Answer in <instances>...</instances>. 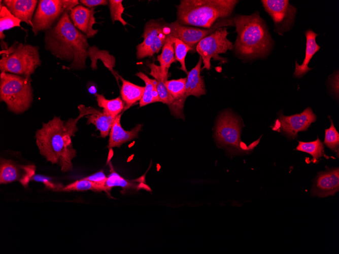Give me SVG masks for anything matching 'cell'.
Returning <instances> with one entry per match:
<instances>
[{
	"label": "cell",
	"instance_id": "17",
	"mask_svg": "<svg viewBox=\"0 0 339 254\" xmlns=\"http://www.w3.org/2000/svg\"><path fill=\"white\" fill-rule=\"evenodd\" d=\"M121 115L122 114H120L116 117L111 127L108 146L109 149L120 148L123 143L137 138L142 130L143 125L141 124L137 125L129 131L124 130L120 123Z\"/></svg>",
	"mask_w": 339,
	"mask_h": 254
},
{
	"label": "cell",
	"instance_id": "26",
	"mask_svg": "<svg viewBox=\"0 0 339 254\" xmlns=\"http://www.w3.org/2000/svg\"><path fill=\"white\" fill-rule=\"evenodd\" d=\"M87 119V123L92 124L100 132V136L105 138L110 133L111 127L116 117L108 116L103 112L94 108L93 112L86 116Z\"/></svg>",
	"mask_w": 339,
	"mask_h": 254
},
{
	"label": "cell",
	"instance_id": "38",
	"mask_svg": "<svg viewBox=\"0 0 339 254\" xmlns=\"http://www.w3.org/2000/svg\"><path fill=\"white\" fill-rule=\"evenodd\" d=\"M331 87L333 89V91L337 95L338 94V73L337 74L330 79Z\"/></svg>",
	"mask_w": 339,
	"mask_h": 254
},
{
	"label": "cell",
	"instance_id": "21",
	"mask_svg": "<svg viewBox=\"0 0 339 254\" xmlns=\"http://www.w3.org/2000/svg\"><path fill=\"white\" fill-rule=\"evenodd\" d=\"M110 164L111 173L107 177L105 183L107 193H109L111 189L116 186L120 187L124 190L130 189L137 190L144 189L147 191H151L150 187L144 182L145 180L144 176L143 178L140 177L134 180L126 179L119 175L113 168L111 163Z\"/></svg>",
	"mask_w": 339,
	"mask_h": 254
},
{
	"label": "cell",
	"instance_id": "36",
	"mask_svg": "<svg viewBox=\"0 0 339 254\" xmlns=\"http://www.w3.org/2000/svg\"><path fill=\"white\" fill-rule=\"evenodd\" d=\"M84 179L89 180L90 181L104 185L107 180V177L106 176L103 171H98L92 175L83 178Z\"/></svg>",
	"mask_w": 339,
	"mask_h": 254
},
{
	"label": "cell",
	"instance_id": "20",
	"mask_svg": "<svg viewBox=\"0 0 339 254\" xmlns=\"http://www.w3.org/2000/svg\"><path fill=\"white\" fill-rule=\"evenodd\" d=\"M306 37V48L305 57L302 63L299 65L295 61L294 76L300 78L312 68H309L308 64L314 55L319 50L320 47L317 44L316 38L318 34L309 29L305 31Z\"/></svg>",
	"mask_w": 339,
	"mask_h": 254
},
{
	"label": "cell",
	"instance_id": "15",
	"mask_svg": "<svg viewBox=\"0 0 339 254\" xmlns=\"http://www.w3.org/2000/svg\"><path fill=\"white\" fill-rule=\"evenodd\" d=\"M339 190V169L334 168L319 172L311 190L312 196H333Z\"/></svg>",
	"mask_w": 339,
	"mask_h": 254
},
{
	"label": "cell",
	"instance_id": "23",
	"mask_svg": "<svg viewBox=\"0 0 339 254\" xmlns=\"http://www.w3.org/2000/svg\"><path fill=\"white\" fill-rule=\"evenodd\" d=\"M147 65L150 69L149 75L152 76L157 82V89L160 102L167 104L171 109L174 100L168 92L165 85V82L168 77V73H163L160 65H156L154 62H148Z\"/></svg>",
	"mask_w": 339,
	"mask_h": 254
},
{
	"label": "cell",
	"instance_id": "37",
	"mask_svg": "<svg viewBox=\"0 0 339 254\" xmlns=\"http://www.w3.org/2000/svg\"><path fill=\"white\" fill-rule=\"evenodd\" d=\"M83 5L88 8H93L98 6H106L109 4L107 0H80L79 1Z\"/></svg>",
	"mask_w": 339,
	"mask_h": 254
},
{
	"label": "cell",
	"instance_id": "16",
	"mask_svg": "<svg viewBox=\"0 0 339 254\" xmlns=\"http://www.w3.org/2000/svg\"><path fill=\"white\" fill-rule=\"evenodd\" d=\"M94 8L89 9L82 5H77L70 11V18L74 25L87 37H93L98 30L93 28L96 23Z\"/></svg>",
	"mask_w": 339,
	"mask_h": 254
},
{
	"label": "cell",
	"instance_id": "9",
	"mask_svg": "<svg viewBox=\"0 0 339 254\" xmlns=\"http://www.w3.org/2000/svg\"><path fill=\"white\" fill-rule=\"evenodd\" d=\"M228 34L226 27L219 28L202 39L196 45L195 51L201 57L204 64L202 69H210L212 58L224 62V59L219 54L233 48L232 43L227 38Z\"/></svg>",
	"mask_w": 339,
	"mask_h": 254
},
{
	"label": "cell",
	"instance_id": "24",
	"mask_svg": "<svg viewBox=\"0 0 339 254\" xmlns=\"http://www.w3.org/2000/svg\"><path fill=\"white\" fill-rule=\"evenodd\" d=\"M117 76L122 82L120 93L122 100L125 103V111L141 100L144 92L145 87L137 85L125 80L119 74Z\"/></svg>",
	"mask_w": 339,
	"mask_h": 254
},
{
	"label": "cell",
	"instance_id": "22",
	"mask_svg": "<svg viewBox=\"0 0 339 254\" xmlns=\"http://www.w3.org/2000/svg\"><path fill=\"white\" fill-rule=\"evenodd\" d=\"M202 58L199 56L196 65L187 74L185 84V96L193 95L197 97L206 94L204 79L200 75Z\"/></svg>",
	"mask_w": 339,
	"mask_h": 254
},
{
	"label": "cell",
	"instance_id": "12",
	"mask_svg": "<svg viewBox=\"0 0 339 254\" xmlns=\"http://www.w3.org/2000/svg\"><path fill=\"white\" fill-rule=\"evenodd\" d=\"M265 11L274 23V31L280 35L292 28L296 14V8L287 0H263L261 1Z\"/></svg>",
	"mask_w": 339,
	"mask_h": 254
},
{
	"label": "cell",
	"instance_id": "14",
	"mask_svg": "<svg viewBox=\"0 0 339 254\" xmlns=\"http://www.w3.org/2000/svg\"><path fill=\"white\" fill-rule=\"evenodd\" d=\"M33 164H22L11 159H1L0 183L8 184L18 181L26 187L35 174Z\"/></svg>",
	"mask_w": 339,
	"mask_h": 254
},
{
	"label": "cell",
	"instance_id": "6",
	"mask_svg": "<svg viewBox=\"0 0 339 254\" xmlns=\"http://www.w3.org/2000/svg\"><path fill=\"white\" fill-rule=\"evenodd\" d=\"M1 72L30 76L41 63L39 47L29 44L15 42L11 47L1 51Z\"/></svg>",
	"mask_w": 339,
	"mask_h": 254
},
{
	"label": "cell",
	"instance_id": "27",
	"mask_svg": "<svg viewBox=\"0 0 339 254\" xmlns=\"http://www.w3.org/2000/svg\"><path fill=\"white\" fill-rule=\"evenodd\" d=\"M135 75L142 79L145 84L143 95L140 100V107L147 104L160 102L159 94L157 89V82L155 79L149 78L144 73L139 71Z\"/></svg>",
	"mask_w": 339,
	"mask_h": 254
},
{
	"label": "cell",
	"instance_id": "11",
	"mask_svg": "<svg viewBox=\"0 0 339 254\" xmlns=\"http://www.w3.org/2000/svg\"><path fill=\"white\" fill-rule=\"evenodd\" d=\"M170 34L189 46L192 51L195 50L198 43L205 37L210 35L218 28L233 26V19L230 17L217 21L210 28H203L184 25L175 21L168 24Z\"/></svg>",
	"mask_w": 339,
	"mask_h": 254
},
{
	"label": "cell",
	"instance_id": "10",
	"mask_svg": "<svg viewBox=\"0 0 339 254\" xmlns=\"http://www.w3.org/2000/svg\"><path fill=\"white\" fill-rule=\"evenodd\" d=\"M170 33L168 23L157 20L148 21L142 35L144 40L137 46V58L141 59L158 53Z\"/></svg>",
	"mask_w": 339,
	"mask_h": 254
},
{
	"label": "cell",
	"instance_id": "5",
	"mask_svg": "<svg viewBox=\"0 0 339 254\" xmlns=\"http://www.w3.org/2000/svg\"><path fill=\"white\" fill-rule=\"evenodd\" d=\"M31 82L30 76L1 72L0 99L9 111L18 114L29 108L33 100Z\"/></svg>",
	"mask_w": 339,
	"mask_h": 254
},
{
	"label": "cell",
	"instance_id": "29",
	"mask_svg": "<svg viewBox=\"0 0 339 254\" xmlns=\"http://www.w3.org/2000/svg\"><path fill=\"white\" fill-rule=\"evenodd\" d=\"M160 66L163 73H168L171 64L176 62L174 48V37L170 34L162 48L161 53L157 56Z\"/></svg>",
	"mask_w": 339,
	"mask_h": 254
},
{
	"label": "cell",
	"instance_id": "1",
	"mask_svg": "<svg viewBox=\"0 0 339 254\" xmlns=\"http://www.w3.org/2000/svg\"><path fill=\"white\" fill-rule=\"evenodd\" d=\"M77 130L76 124L71 120L64 122L60 117H54L36 133V142L40 153L47 161L56 164L62 172L73 169L72 160L77 152L71 137Z\"/></svg>",
	"mask_w": 339,
	"mask_h": 254
},
{
	"label": "cell",
	"instance_id": "34",
	"mask_svg": "<svg viewBox=\"0 0 339 254\" xmlns=\"http://www.w3.org/2000/svg\"><path fill=\"white\" fill-rule=\"evenodd\" d=\"M331 126L325 131L324 143L338 156L339 153V134L336 130L331 120Z\"/></svg>",
	"mask_w": 339,
	"mask_h": 254
},
{
	"label": "cell",
	"instance_id": "25",
	"mask_svg": "<svg viewBox=\"0 0 339 254\" xmlns=\"http://www.w3.org/2000/svg\"><path fill=\"white\" fill-rule=\"evenodd\" d=\"M88 57L91 61L90 66L92 69L97 68V61L100 60L104 65L118 79V74L113 69L115 66V58L107 50H99L96 46H90L88 50Z\"/></svg>",
	"mask_w": 339,
	"mask_h": 254
},
{
	"label": "cell",
	"instance_id": "35",
	"mask_svg": "<svg viewBox=\"0 0 339 254\" xmlns=\"http://www.w3.org/2000/svg\"><path fill=\"white\" fill-rule=\"evenodd\" d=\"M122 2V0H109V7L113 23H114L116 21H118L125 26L128 23L122 17V14L124 11Z\"/></svg>",
	"mask_w": 339,
	"mask_h": 254
},
{
	"label": "cell",
	"instance_id": "31",
	"mask_svg": "<svg viewBox=\"0 0 339 254\" xmlns=\"http://www.w3.org/2000/svg\"><path fill=\"white\" fill-rule=\"evenodd\" d=\"M87 190H91L94 192L105 191L107 193L105 185L84 178L76 180L61 188V191H83Z\"/></svg>",
	"mask_w": 339,
	"mask_h": 254
},
{
	"label": "cell",
	"instance_id": "28",
	"mask_svg": "<svg viewBox=\"0 0 339 254\" xmlns=\"http://www.w3.org/2000/svg\"><path fill=\"white\" fill-rule=\"evenodd\" d=\"M98 105L103 108V112L105 114L116 117L122 111H124L125 103L118 97L112 99H108L102 94H95Z\"/></svg>",
	"mask_w": 339,
	"mask_h": 254
},
{
	"label": "cell",
	"instance_id": "19",
	"mask_svg": "<svg viewBox=\"0 0 339 254\" xmlns=\"http://www.w3.org/2000/svg\"><path fill=\"white\" fill-rule=\"evenodd\" d=\"M2 2L15 17L32 26L33 14L38 1L4 0Z\"/></svg>",
	"mask_w": 339,
	"mask_h": 254
},
{
	"label": "cell",
	"instance_id": "3",
	"mask_svg": "<svg viewBox=\"0 0 339 254\" xmlns=\"http://www.w3.org/2000/svg\"><path fill=\"white\" fill-rule=\"evenodd\" d=\"M233 23L238 33L233 46L237 55L243 58L254 59L269 53L273 40L258 12L250 15H237Z\"/></svg>",
	"mask_w": 339,
	"mask_h": 254
},
{
	"label": "cell",
	"instance_id": "32",
	"mask_svg": "<svg viewBox=\"0 0 339 254\" xmlns=\"http://www.w3.org/2000/svg\"><path fill=\"white\" fill-rule=\"evenodd\" d=\"M296 150L312 155L314 162L321 157L325 156L323 144L318 137L313 141H299Z\"/></svg>",
	"mask_w": 339,
	"mask_h": 254
},
{
	"label": "cell",
	"instance_id": "2",
	"mask_svg": "<svg viewBox=\"0 0 339 254\" xmlns=\"http://www.w3.org/2000/svg\"><path fill=\"white\" fill-rule=\"evenodd\" d=\"M87 36L73 24L65 11L56 24L47 30L44 41L45 48L56 57L71 62L73 69L86 67L89 45Z\"/></svg>",
	"mask_w": 339,
	"mask_h": 254
},
{
	"label": "cell",
	"instance_id": "18",
	"mask_svg": "<svg viewBox=\"0 0 339 254\" xmlns=\"http://www.w3.org/2000/svg\"><path fill=\"white\" fill-rule=\"evenodd\" d=\"M186 78L167 80L166 88L174 100L170 110L172 115L177 118L184 119L183 108L186 99L185 96V84Z\"/></svg>",
	"mask_w": 339,
	"mask_h": 254
},
{
	"label": "cell",
	"instance_id": "13",
	"mask_svg": "<svg viewBox=\"0 0 339 254\" xmlns=\"http://www.w3.org/2000/svg\"><path fill=\"white\" fill-rule=\"evenodd\" d=\"M316 116L311 107L306 108L301 113L289 116L280 115L273 129L283 132L290 138H295L299 131L307 130L310 125L316 121Z\"/></svg>",
	"mask_w": 339,
	"mask_h": 254
},
{
	"label": "cell",
	"instance_id": "33",
	"mask_svg": "<svg viewBox=\"0 0 339 254\" xmlns=\"http://www.w3.org/2000/svg\"><path fill=\"white\" fill-rule=\"evenodd\" d=\"M174 48L175 59L181 64L180 69L187 74L188 71L186 66L185 58L188 52L192 51V49L181 40L175 37H174Z\"/></svg>",
	"mask_w": 339,
	"mask_h": 254
},
{
	"label": "cell",
	"instance_id": "8",
	"mask_svg": "<svg viewBox=\"0 0 339 254\" xmlns=\"http://www.w3.org/2000/svg\"><path fill=\"white\" fill-rule=\"evenodd\" d=\"M78 0H40L32 19L34 34L51 28L56 20L64 11L79 5Z\"/></svg>",
	"mask_w": 339,
	"mask_h": 254
},
{
	"label": "cell",
	"instance_id": "4",
	"mask_svg": "<svg viewBox=\"0 0 339 254\" xmlns=\"http://www.w3.org/2000/svg\"><path fill=\"white\" fill-rule=\"evenodd\" d=\"M239 1L182 0L177 6L180 24L209 29L217 21L229 17Z\"/></svg>",
	"mask_w": 339,
	"mask_h": 254
},
{
	"label": "cell",
	"instance_id": "30",
	"mask_svg": "<svg viewBox=\"0 0 339 254\" xmlns=\"http://www.w3.org/2000/svg\"><path fill=\"white\" fill-rule=\"evenodd\" d=\"M0 4V38H5L4 31L14 27H20L21 21L15 17L5 6Z\"/></svg>",
	"mask_w": 339,
	"mask_h": 254
},
{
	"label": "cell",
	"instance_id": "7",
	"mask_svg": "<svg viewBox=\"0 0 339 254\" xmlns=\"http://www.w3.org/2000/svg\"><path fill=\"white\" fill-rule=\"evenodd\" d=\"M215 135L219 145L236 153L251 151L259 141V139L247 147L241 141L239 120L229 111L224 112L220 115L217 124Z\"/></svg>",
	"mask_w": 339,
	"mask_h": 254
}]
</instances>
